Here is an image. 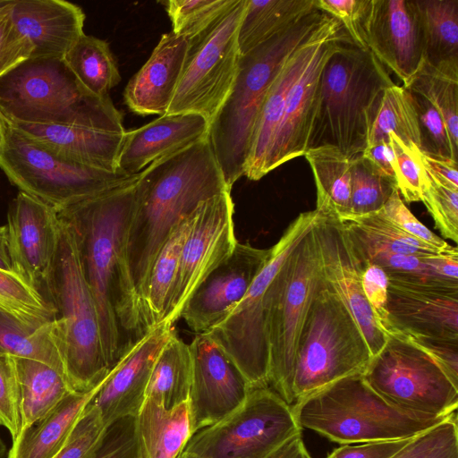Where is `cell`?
<instances>
[{
	"instance_id": "cell-1",
	"label": "cell",
	"mask_w": 458,
	"mask_h": 458,
	"mask_svg": "<svg viewBox=\"0 0 458 458\" xmlns=\"http://www.w3.org/2000/svg\"><path fill=\"white\" fill-rule=\"evenodd\" d=\"M135 191L133 182L57 211L75 237L110 371L153 329L134 290L127 263V233Z\"/></svg>"
},
{
	"instance_id": "cell-2",
	"label": "cell",
	"mask_w": 458,
	"mask_h": 458,
	"mask_svg": "<svg viewBox=\"0 0 458 458\" xmlns=\"http://www.w3.org/2000/svg\"><path fill=\"white\" fill-rule=\"evenodd\" d=\"M227 190L231 191L208 136L153 162L140 173L126 256L131 282L143 310L150 267L173 230L202 202Z\"/></svg>"
},
{
	"instance_id": "cell-3",
	"label": "cell",
	"mask_w": 458,
	"mask_h": 458,
	"mask_svg": "<svg viewBox=\"0 0 458 458\" xmlns=\"http://www.w3.org/2000/svg\"><path fill=\"white\" fill-rule=\"evenodd\" d=\"M327 15L317 6L294 25L241 55L232 90L208 134L228 189L244 175L254 128L274 81Z\"/></svg>"
},
{
	"instance_id": "cell-4",
	"label": "cell",
	"mask_w": 458,
	"mask_h": 458,
	"mask_svg": "<svg viewBox=\"0 0 458 458\" xmlns=\"http://www.w3.org/2000/svg\"><path fill=\"white\" fill-rule=\"evenodd\" d=\"M393 84L370 50L350 38L340 42L321 69L308 149L332 146L350 159L361 155L384 91Z\"/></svg>"
},
{
	"instance_id": "cell-5",
	"label": "cell",
	"mask_w": 458,
	"mask_h": 458,
	"mask_svg": "<svg viewBox=\"0 0 458 458\" xmlns=\"http://www.w3.org/2000/svg\"><path fill=\"white\" fill-rule=\"evenodd\" d=\"M0 113L12 122L125 132L110 97L89 91L64 59L30 57L1 76Z\"/></svg>"
},
{
	"instance_id": "cell-6",
	"label": "cell",
	"mask_w": 458,
	"mask_h": 458,
	"mask_svg": "<svg viewBox=\"0 0 458 458\" xmlns=\"http://www.w3.org/2000/svg\"><path fill=\"white\" fill-rule=\"evenodd\" d=\"M59 219V246L44 295L56 310L55 333L66 380L73 391L88 392L99 385L110 369L74 234L69 225Z\"/></svg>"
},
{
	"instance_id": "cell-7",
	"label": "cell",
	"mask_w": 458,
	"mask_h": 458,
	"mask_svg": "<svg viewBox=\"0 0 458 458\" xmlns=\"http://www.w3.org/2000/svg\"><path fill=\"white\" fill-rule=\"evenodd\" d=\"M292 410L301 429L342 445L410 438L450 416L418 418L398 411L366 383L362 374L342 378L294 402Z\"/></svg>"
},
{
	"instance_id": "cell-8",
	"label": "cell",
	"mask_w": 458,
	"mask_h": 458,
	"mask_svg": "<svg viewBox=\"0 0 458 458\" xmlns=\"http://www.w3.org/2000/svg\"><path fill=\"white\" fill-rule=\"evenodd\" d=\"M323 278L313 225L290 251L266 293L268 384L288 404L293 403L300 338Z\"/></svg>"
},
{
	"instance_id": "cell-9",
	"label": "cell",
	"mask_w": 458,
	"mask_h": 458,
	"mask_svg": "<svg viewBox=\"0 0 458 458\" xmlns=\"http://www.w3.org/2000/svg\"><path fill=\"white\" fill-rule=\"evenodd\" d=\"M0 169L9 182L56 211L136 182L127 174L65 159L25 136L0 113Z\"/></svg>"
},
{
	"instance_id": "cell-10",
	"label": "cell",
	"mask_w": 458,
	"mask_h": 458,
	"mask_svg": "<svg viewBox=\"0 0 458 458\" xmlns=\"http://www.w3.org/2000/svg\"><path fill=\"white\" fill-rule=\"evenodd\" d=\"M371 359L352 315L323 278L299 342L293 376V402L342 378L362 374Z\"/></svg>"
},
{
	"instance_id": "cell-11",
	"label": "cell",
	"mask_w": 458,
	"mask_h": 458,
	"mask_svg": "<svg viewBox=\"0 0 458 458\" xmlns=\"http://www.w3.org/2000/svg\"><path fill=\"white\" fill-rule=\"evenodd\" d=\"M246 0L188 38L182 73L165 114L194 113L209 124L230 94L239 67L238 29Z\"/></svg>"
},
{
	"instance_id": "cell-12",
	"label": "cell",
	"mask_w": 458,
	"mask_h": 458,
	"mask_svg": "<svg viewBox=\"0 0 458 458\" xmlns=\"http://www.w3.org/2000/svg\"><path fill=\"white\" fill-rule=\"evenodd\" d=\"M318 210L301 213L272 246L271 256L232 312L208 333L242 373L251 388L269 386L266 293L284 259L310 230Z\"/></svg>"
},
{
	"instance_id": "cell-13",
	"label": "cell",
	"mask_w": 458,
	"mask_h": 458,
	"mask_svg": "<svg viewBox=\"0 0 458 458\" xmlns=\"http://www.w3.org/2000/svg\"><path fill=\"white\" fill-rule=\"evenodd\" d=\"M362 377L388 404L414 417H446L458 407V386L426 352L396 335H387Z\"/></svg>"
},
{
	"instance_id": "cell-14",
	"label": "cell",
	"mask_w": 458,
	"mask_h": 458,
	"mask_svg": "<svg viewBox=\"0 0 458 458\" xmlns=\"http://www.w3.org/2000/svg\"><path fill=\"white\" fill-rule=\"evenodd\" d=\"M301 430L291 404L269 386L255 387L230 415L194 433L183 451L199 458H267Z\"/></svg>"
},
{
	"instance_id": "cell-15",
	"label": "cell",
	"mask_w": 458,
	"mask_h": 458,
	"mask_svg": "<svg viewBox=\"0 0 458 458\" xmlns=\"http://www.w3.org/2000/svg\"><path fill=\"white\" fill-rule=\"evenodd\" d=\"M231 191L202 202L182 247L180 266L164 323L174 325L196 287L232 253L237 242Z\"/></svg>"
},
{
	"instance_id": "cell-16",
	"label": "cell",
	"mask_w": 458,
	"mask_h": 458,
	"mask_svg": "<svg viewBox=\"0 0 458 458\" xmlns=\"http://www.w3.org/2000/svg\"><path fill=\"white\" fill-rule=\"evenodd\" d=\"M318 213L314 231L324 279L352 315L374 357L386 344L387 336L378 327L363 292L364 263L344 222Z\"/></svg>"
},
{
	"instance_id": "cell-17",
	"label": "cell",
	"mask_w": 458,
	"mask_h": 458,
	"mask_svg": "<svg viewBox=\"0 0 458 458\" xmlns=\"http://www.w3.org/2000/svg\"><path fill=\"white\" fill-rule=\"evenodd\" d=\"M189 345L192 365L189 408L194 434L230 415L252 388L208 333L196 334Z\"/></svg>"
},
{
	"instance_id": "cell-18",
	"label": "cell",
	"mask_w": 458,
	"mask_h": 458,
	"mask_svg": "<svg viewBox=\"0 0 458 458\" xmlns=\"http://www.w3.org/2000/svg\"><path fill=\"white\" fill-rule=\"evenodd\" d=\"M57 211L19 191L7 213V242L12 270L43 294L60 240ZM44 295V294H43Z\"/></svg>"
},
{
	"instance_id": "cell-19",
	"label": "cell",
	"mask_w": 458,
	"mask_h": 458,
	"mask_svg": "<svg viewBox=\"0 0 458 458\" xmlns=\"http://www.w3.org/2000/svg\"><path fill=\"white\" fill-rule=\"evenodd\" d=\"M271 253L272 247L259 249L237 242L229 257L196 287L180 318L196 334L208 332L242 301Z\"/></svg>"
},
{
	"instance_id": "cell-20",
	"label": "cell",
	"mask_w": 458,
	"mask_h": 458,
	"mask_svg": "<svg viewBox=\"0 0 458 458\" xmlns=\"http://www.w3.org/2000/svg\"><path fill=\"white\" fill-rule=\"evenodd\" d=\"M348 38L342 25L332 31L319 44L289 89L281 121L262 168V177L283 164L304 156L318 103L321 69L337 45Z\"/></svg>"
},
{
	"instance_id": "cell-21",
	"label": "cell",
	"mask_w": 458,
	"mask_h": 458,
	"mask_svg": "<svg viewBox=\"0 0 458 458\" xmlns=\"http://www.w3.org/2000/svg\"><path fill=\"white\" fill-rule=\"evenodd\" d=\"M368 49L406 86L424 63V45L415 0H372Z\"/></svg>"
},
{
	"instance_id": "cell-22",
	"label": "cell",
	"mask_w": 458,
	"mask_h": 458,
	"mask_svg": "<svg viewBox=\"0 0 458 458\" xmlns=\"http://www.w3.org/2000/svg\"><path fill=\"white\" fill-rule=\"evenodd\" d=\"M387 312L389 335L458 340V287L389 281Z\"/></svg>"
},
{
	"instance_id": "cell-23",
	"label": "cell",
	"mask_w": 458,
	"mask_h": 458,
	"mask_svg": "<svg viewBox=\"0 0 458 458\" xmlns=\"http://www.w3.org/2000/svg\"><path fill=\"white\" fill-rule=\"evenodd\" d=\"M174 329L161 323L140 341L109 372L91 400L105 424L136 417L144 400L154 362Z\"/></svg>"
},
{
	"instance_id": "cell-24",
	"label": "cell",
	"mask_w": 458,
	"mask_h": 458,
	"mask_svg": "<svg viewBox=\"0 0 458 458\" xmlns=\"http://www.w3.org/2000/svg\"><path fill=\"white\" fill-rule=\"evenodd\" d=\"M18 31L32 45V58L63 59L84 34L85 13L64 0H11Z\"/></svg>"
},
{
	"instance_id": "cell-25",
	"label": "cell",
	"mask_w": 458,
	"mask_h": 458,
	"mask_svg": "<svg viewBox=\"0 0 458 458\" xmlns=\"http://www.w3.org/2000/svg\"><path fill=\"white\" fill-rule=\"evenodd\" d=\"M209 123L199 114H164L124 132L117 167L137 174L153 162L199 141L208 134Z\"/></svg>"
},
{
	"instance_id": "cell-26",
	"label": "cell",
	"mask_w": 458,
	"mask_h": 458,
	"mask_svg": "<svg viewBox=\"0 0 458 458\" xmlns=\"http://www.w3.org/2000/svg\"><path fill=\"white\" fill-rule=\"evenodd\" d=\"M188 39L173 31L162 35L149 58L127 83L123 98L133 113L145 116L166 114L178 84Z\"/></svg>"
},
{
	"instance_id": "cell-27",
	"label": "cell",
	"mask_w": 458,
	"mask_h": 458,
	"mask_svg": "<svg viewBox=\"0 0 458 458\" xmlns=\"http://www.w3.org/2000/svg\"><path fill=\"white\" fill-rule=\"evenodd\" d=\"M341 23L327 15L312 36L287 60L274 81L259 114L252 134L244 175L252 181L262 178V168L281 121L289 89L301 74L322 40Z\"/></svg>"
},
{
	"instance_id": "cell-28",
	"label": "cell",
	"mask_w": 458,
	"mask_h": 458,
	"mask_svg": "<svg viewBox=\"0 0 458 458\" xmlns=\"http://www.w3.org/2000/svg\"><path fill=\"white\" fill-rule=\"evenodd\" d=\"M8 122L29 139L65 159L89 167L119 171L117 161L124 133L70 125Z\"/></svg>"
},
{
	"instance_id": "cell-29",
	"label": "cell",
	"mask_w": 458,
	"mask_h": 458,
	"mask_svg": "<svg viewBox=\"0 0 458 458\" xmlns=\"http://www.w3.org/2000/svg\"><path fill=\"white\" fill-rule=\"evenodd\" d=\"M192 435L189 402L167 411L145 398L135 417L134 458H178Z\"/></svg>"
},
{
	"instance_id": "cell-30",
	"label": "cell",
	"mask_w": 458,
	"mask_h": 458,
	"mask_svg": "<svg viewBox=\"0 0 458 458\" xmlns=\"http://www.w3.org/2000/svg\"><path fill=\"white\" fill-rule=\"evenodd\" d=\"M103 381L88 392L70 393L46 417L21 432L13 440L8 458H55Z\"/></svg>"
},
{
	"instance_id": "cell-31",
	"label": "cell",
	"mask_w": 458,
	"mask_h": 458,
	"mask_svg": "<svg viewBox=\"0 0 458 458\" xmlns=\"http://www.w3.org/2000/svg\"><path fill=\"white\" fill-rule=\"evenodd\" d=\"M13 358L22 432L46 417L73 390L65 377L49 365L35 360Z\"/></svg>"
},
{
	"instance_id": "cell-32",
	"label": "cell",
	"mask_w": 458,
	"mask_h": 458,
	"mask_svg": "<svg viewBox=\"0 0 458 458\" xmlns=\"http://www.w3.org/2000/svg\"><path fill=\"white\" fill-rule=\"evenodd\" d=\"M316 8V0H246L238 29L241 55L294 25Z\"/></svg>"
},
{
	"instance_id": "cell-33",
	"label": "cell",
	"mask_w": 458,
	"mask_h": 458,
	"mask_svg": "<svg viewBox=\"0 0 458 458\" xmlns=\"http://www.w3.org/2000/svg\"><path fill=\"white\" fill-rule=\"evenodd\" d=\"M190 345L175 331L158 353L151 369L145 398L170 411L189 402L191 386Z\"/></svg>"
},
{
	"instance_id": "cell-34",
	"label": "cell",
	"mask_w": 458,
	"mask_h": 458,
	"mask_svg": "<svg viewBox=\"0 0 458 458\" xmlns=\"http://www.w3.org/2000/svg\"><path fill=\"white\" fill-rule=\"evenodd\" d=\"M197 209L175 226L150 267L143 302L151 328L163 323L165 318L179 270L182 247L193 225Z\"/></svg>"
},
{
	"instance_id": "cell-35",
	"label": "cell",
	"mask_w": 458,
	"mask_h": 458,
	"mask_svg": "<svg viewBox=\"0 0 458 458\" xmlns=\"http://www.w3.org/2000/svg\"><path fill=\"white\" fill-rule=\"evenodd\" d=\"M304 157L317 188L316 209L343 220L350 214L351 159L332 146L309 148Z\"/></svg>"
},
{
	"instance_id": "cell-36",
	"label": "cell",
	"mask_w": 458,
	"mask_h": 458,
	"mask_svg": "<svg viewBox=\"0 0 458 458\" xmlns=\"http://www.w3.org/2000/svg\"><path fill=\"white\" fill-rule=\"evenodd\" d=\"M420 14L424 63L437 67L458 63V0H415Z\"/></svg>"
},
{
	"instance_id": "cell-37",
	"label": "cell",
	"mask_w": 458,
	"mask_h": 458,
	"mask_svg": "<svg viewBox=\"0 0 458 458\" xmlns=\"http://www.w3.org/2000/svg\"><path fill=\"white\" fill-rule=\"evenodd\" d=\"M0 352L38 360L65 377L55 319L38 327L29 326L0 310Z\"/></svg>"
},
{
	"instance_id": "cell-38",
	"label": "cell",
	"mask_w": 458,
	"mask_h": 458,
	"mask_svg": "<svg viewBox=\"0 0 458 458\" xmlns=\"http://www.w3.org/2000/svg\"><path fill=\"white\" fill-rule=\"evenodd\" d=\"M63 59L81 84L97 96H109L121 81L116 61L106 40L84 33Z\"/></svg>"
},
{
	"instance_id": "cell-39",
	"label": "cell",
	"mask_w": 458,
	"mask_h": 458,
	"mask_svg": "<svg viewBox=\"0 0 458 458\" xmlns=\"http://www.w3.org/2000/svg\"><path fill=\"white\" fill-rule=\"evenodd\" d=\"M394 133L408 146L420 149V134L415 106L410 91L393 84L383 94L368 139V145L388 140Z\"/></svg>"
},
{
	"instance_id": "cell-40",
	"label": "cell",
	"mask_w": 458,
	"mask_h": 458,
	"mask_svg": "<svg viewBox=\"0 0 458 458\" xmlns=\"http://www.w3.org/2000/svg\"><path fill=\"white\" fill-rule=\"evenodd\" d=\"M428 97L440 112L455 150L458 151V63L432 67L425 63L403 86Z\"/></svg>"
},
{
	"instance_id": "cell-41",
	"label": "cell",
	"mask_w": 458,
	"mask_h": 458,
	"mask_svg": "<svg viewBox=\"0 0 458 458\" xmlns=\"http://www.w3.org/2000/svg\"><path fill=\"white\" fill-rule=\"evenodd\" d=\"M0 310L29 326L53 321L56 310L37 289L13 270L0 268Z\"/></svg>"
},
{
	"instance_id": "cell-42",
	"label": "cell",
	"mask_w": 458,
	"mask_h": 458,
	"mask_svg": "<svg viewBox=\"0 0 458 458\" xmlns=\"http://www.w3.org/2000/svg\"><path fill=\"white\" fill-rule=\"evenodd\" d=\"M351 164L350 214L343 220L380 210L397 189L394 180L376 172L361 155Z\"/></svg>"
},
{
	"instance_id": "cell-43",
	"label": "cell",
	"mask_w": 458,
	"mask_h": 458,
	"mask_svg": "<svg viewBox=\"0 0 458 458\" xmlns=\"http://www.w3.org/2000/svg\"><path fill=\"white\" fill-rule=\"evenodd\" d=\"M235 1L169 0L162 4L171 20V31L188 39L209 26Z\"/></svg>"
},
{
	"instance_id": "cell-44",
	"label": "cell",
	"mask_w": 458,
	"mask_h": 458,
	"mask_svg": "<svg viewBox=\"0 0 458 458\" xmlns=\"http://www.w3.org/2000/svg\"><path fill=\"white\" fill-rule=\"evenodd\" d=\"M391 458H458L456 413L411 437Z\"/></svg>"
},
{
	"instance_id": "cell-45",
	"label": "cell",
	"mask_w": 458,
	"mask_h": 458,
	"mask_svg": "<svg viewBox=\"0 0 458 458\" xmlns=\"http://www.w3.org/2000/svg\"><path fill=\"white\" fill-rule=\"evenodd\" d=\"M406 89L411 95L417 112L421 152L457 161L458 151L452 145L440 112L423 93Z\"/></svg>"
},
{
	"instance_id": "cell-46",
	"label": "cell",
	"mask_w": 458,
	"mask_h": 458,
	"mask_svg": "<svg viewBox=\"0 0 458 458\" xmlns=\"http://www.w3.org/2000/svg\"><path fill=\"white\" fill-rule=\"evenodd\" d=\"M388 140L394 153L396 185L403 200L408 203L421 201L427 179L421 150L414 145H406L392 132L388 133Z\"/></svg>"
},
{
	"instance_id": "cell-47",
	"label": "cell",
	"mask_w": 458,
	"mask_h": 458,
	"mask_svg": "<svg viewBox=\"0 0 458 458\" xmlns=\"http://www.w3.org/2000/svg\"><path fill=\"white\" fill-rule=\"evenodd\" d=\"M421 201L431 215L441 234L458 242V189L439 183L427 173Z\"/></svg>"
},
{
	"instance_id": "cell-48",
	"label": "cell",
	"mask_w": 458,
	"mask_h": 458,
	"mask_svg": "<svg viewBox=\"0 0 458 458\" xmlns=\"http://www.w3.org/2000/svg\"><path fill=\"white\" fill-rule=\"evenodd\" d=\"M107 428L100 411L90 401L55 458H94Z\"/></svg>"
},
{
	"instance_id": "cell-49",
	"label": "cell",
	"mask_w": 458,
	"mask_h": 458,
	"mask_svg": "<svg viewBox=\"0 0 458 458\" xmlns=\"http://www.w3.org/2000/svg\"><path fill=\"white\" fill-rule=\"evenodd\" d=\"M316 4L341 23L357 47L368 49L367 27L372 0H316Z\"/></svg>"
},
{
	"instance_id": "cell-50",
	"label": "cell",
	"mask_w": 458,
	"mask_h": 458,
	"mask_svg": "<svg viewBox=\"0 0 458 458\" xmlns=\"http://www.w3.org/2000/svg\"><path fill=\"white\" fill-rule=\"evenodd\" d=\"M33 47L12 18L11 0H0V77L30 57Z\"/></svg>"
},
{
	"instance_id": "cell-51",
	"label": "cell",
	"mask_w": 458,
	"mask_h": 458,
	"mask_svg": "<svg viewBox=\"0 0 458 458\" xmlns=\"http://www.w3.org/2000/svg\"><path fill=\"white\" fill-rule=\"evenodd\" d=\"M0 425L14 440L21 432L20 394L14 358L0 352Z\"/></svg>"
},
{
	"instance_id": "cell-52",
	"label": "cell",
	"mask_w": 458,
	"mask_h": 458,
	"mask_svg": "<svg viewBox=\"0 0 458 458\" xmlns=\"http://www.w3.org/2000/svg\"><path fill=\"white\" fill-rule=\"evenodd\" d=\"M380 211L397 227L421 242L439 251H447L453 248L416 218L404 204L398 189L392 193Z\"/></svg>"
},
{
	"instance_id": "cell-53",
	"label": "cell",
	"mask_w": 458,
	"mask_h": 458,
	"mask_svg": "<svg viewBox=\"0 0 458 458\" xmlns=\"http://www.w3.org/2000/svg\"><path fill=\"white\" fill-rule=\"evenodd\" d=\"M388 286V276L380 267L372 263H364L363 292L378 327L386 336L391 332L387 312Z\"/></svg>"
},
{
	"instance_id": "cell-54",
	"label": "cell",
	"mask_w": 458,
	"mask_h": 458,
	"mask_svg": "<svg viewBox=\"0 0 458 458\" xmlns=\"http://www.w3.org/2000/svg\"><path fill=\"white\" fill-rule=\"evenodd\" d=\"M135 417H126L108 426L94 458H134Z\"/></svg>"
},
{
	"instance_id": "cell-55",
	"label": "cell",
	"mask_w": 458,
	"mask_h": 458,
	"mask_svg": "<svg viewBox=\"0 0 458 458\" xmlns=\"http://www.w3.org/2000/svg\"><path fill=\"white\" fill-rule=\"evenodd\" d=\"M399 335L426 352L458 386V340H445L420 336Z\"/></svg>"
},
{
	"instance_id": "cell-56",
	"label": "cell",
	"mask_w": 458,
	"mask_h": 458,
	"mask_svg": "<svg viewBox=\"0 0 458 458\" xmlns=\"http://www.w3.org/2000/svg\"><path fill=\"white\" fill-rule=\"evenodd\" d=\"M342 445L326 458H391L411 439Z\"/></svg>"
},
{
	"instance_id": "cell-57",
	"label": "cell",
	"mask_w": 458,
	"mask_h": 458,
	"mask_svg": "<svg viewBox=\"0 0 458 458\" xmlns=\"http://www.w3.org/2000/svg\"><path fill=\"white\" fill-rule=\"evenodd\" d=\"M361 156L379 174L395 181L394 158L389 140L368 145Z\"/></svg>"
},
{
	"instance_id": "cell-58",
	"label": "cell",
	"mask_w": 458,
	"mask_h": 458,
	"mask_svg": "<svg viewBox=\"0 0 458 458\" xmlns=\"http://www.w3.org/2000/svg\"><path fill=\"white\" fill-rule=\"evenodd\" d=\"M428 175L444 185L458 189L457 161L421 152Z\"/></svg>"
},
{
	"instance_id": "cell-59",
	"label": "cell",
	"mask_w": 458,
	"mask_h": 458,
	"mask_svg": "<svg viewBox=\"0 0 458 458\" xmlns=\"http://www.w3.org/2000/svg\"><path fill=\"white\" fill-rule=\"evenodd\" d=\"M0 268L8 271L12 270L6 225L0 226Z\"/></svg>"
},
{
	"instance_id": "cell-60",
	"label": "cell",
	"mask_w": 458,
	"mask_h": 458,
	"mask_svg": "<svg viewBox=\"0 0 458 458\" xmlns=\"http://www.w3.org/2000/svg\"><path fill=\"white\" fill-rule=\"evenodd\" d=\"M6 454V445H4V441L1 438L0 436V458H4Z\"/></svg>"
},
{
	"instance_id": "cell-61",
	"label": "cell",
	"mask_w": 458,
	"mask_h": 458,
	"mask_svg": "<svg viewBox=\"0 0 458 458\" xmlns=\"http://www.w3.org/2000/svg\"><path fill=\"white\" fill-rule=\"evenodd\" d=\"M178 458H199L195 454L188 452H182V454Z\"/></svg>"
}]
</instances>
